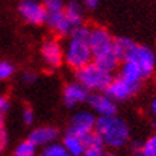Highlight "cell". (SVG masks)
<instances>
[{
  "instance_id": "obj_10",
  "label": "cell",
  "mask_w": 156,
  "mask_h": 156,
  "mask_svg": "<svg viewBox=\"0 0 156 156\" xmlns=\"http://www.w3.org/2000/svg\"><path fill=\"white\" fill-rule=\"evenodd\" d=\"M95 123H96V116L92 112L87 110H82L79 113H76L70 120L69 129L67 132L77 135V136H86L87 133L95 130Z\"/></svg>"
},
{
  "instance_id": "obj_5",
  "label": "cell",
  "mask_w": 156,
  "mask_h": 156,
  "mask_svg": "<svg viewBox=\"0 0 156 156\" xmlns=\"http://www.w3.org/2000/svg\"><path fill=\"white\" fill-rule=\"evenodd\" d=\"M123 60H132L135 62L139 69L142 70L145 79L153 75L156 69V55L151 48L133 43V46L129 49L126 56L123 57Z\"/></svg>"
},
{
  "instance_id": "obj_20",
  "label": "cell",
  "mask_w": 156,
  "mask_h": 156,
  "mask_svg": "<svg viewBox=\"0 0 156 156\" xmlns=\"http://www.w3.org/2000/svg\"><path fill=\"white\" fill-rule=\"evenodd\" d=\"M43 7L46 10V13H53V12H60L65 9L63 0H43Z\"/></svg>"
},
{
  "instance_id": "obj_21",
  "label": "cell",
  "mask_w": 156,
  "mask_h": 156,
  "mask_svg": "<svg viewBox=\"0 0 156 156\" xmlns=\"http://www.w3.org/2000/svg\"><path fill=\"white\" fill-rule=\"evenodd\" d=\"M14 73V67L13 65H10L9 62H0V80H6L9 79L10 76Z\"/></svg>"
},
{
  "instance_id": "obj_9",
  "label": "cell",
  "mask_w": 156,
  "mask_h": 156,
  "mask_svg": "<svg viewBox=\"0 0 156 156\" xmlns=\"http://www.w3.org/2000/svg\"><path fill=\"white\" fill-rule=\"evenodd\" d=\"M19 13L27 23L34 26L43 24L46 19V10L43 7V3L37 0H22L19 5Z\"/></svg>"
},
{
  "instance_id": "obj_1",
  "label": "cell",
  "mask_w": 156,
  "mask_h": 156,
  "mask_svg": "<svg viewBox=\"0 0 156 156\" xmlns=\"http://www.w3.org/2000/svg\"><path fill=\"white\" fill-rule=\"evenodd\" d=\"M89 44L92 50V62L112 73L119 69L120 59L115 50V37L108 29L102 26L90 27Z\"/></svg>"
},
{
  "instance_id": "obj_17",
  "label": "cell",
  "mask_w": 156,
  "mask_h": 156,
  "mask_svg": "<svg viewBox=\"0 0 156 156\" xmlns=\"http://www.w3.org/2000/svg\"><path fill=\"white\" fill-rule=\"evenodd\" d=\"M42 155L43 156H69V153H67L66 147L63 146V143H57L55 140V142H50L43 146Z\"/></svg>"
},
{
  "instance_id": "obj_27",
  "label": "cell",
  "mask_w": 156,
  "mask_h": 156,
  "mask_svg": "<svg viewBox=\"0 0 156 156\" xmlns=\"http://www.w3.org/2000/svg\"><path fill=\"white\" fill-rule=\"evenodd\" d=\"M0 129H5V119H3V115H0Z\"/></svg>"
},
{
  "instance_id": "obj_6",
  "label": "cell",
  "mask_w": 156,
  "mask_h": 156,
  "mask_svg": "<svg viewBox=\"0 0 156 156\" xmlns=\"http://www.w3.org/2000/svg\"><path fill=\"white\" fill-rule=\"evenodd\" d=\"M140 89V83H135V82L126 80L122 76L113 77L109 86L105 89V93L109 95L116 102H122V100H128L136 95Z\"/></svg>"
},
{
  "instance_id": "obj_12",
  "label": "cell",
  "mask_w": 156,
  "mask_h": 156,
  "mask_svg": "<svg viewBox=\"0 0 156 156\" xmlns=\"http://www.w3.org/2000/svg\"><path fill=\"white\" fill-rule=\"evenodd\" d=\"M82 139H83V146H85V151H83L85 156H102L105 153L106 145L95 130L87 133Z\"/></svg>"
},
{
  "instance_id": "obj_14",
  "label": "cell",
  "mask_w": 156,
  "mask_h": 156,
  "mask_svg": "<svg viewBox=\"0 0 156 156\" xmlns=\"http://www.w3.org/2000/svg\"><path fill=\"white\" fill-rule=\"evenodd\" d=\"M119 76H122L123 79L130 82H135V83H142V80L145 79L142 70L139 69L135 62L132 60H122L120 65H119Z\"/></svg>"
},
{
  "instance_id": "obj_8",
  "label": "cell",
  "mask_w": 156,
  "mask_h": 156,
  "mask_svg": "<svg viewBox=\"0 0 156 156\" xmlns=\"http://www.w3.org/2000/svg\"><path fill=\"white\" fill-rule=\"evenodd\" d=\"M89 106L93 109L98 116H110L116 115V100H113L105 92H90L89 98L86 100Z\"/></svg>"
},
{
  "instance_id": "obj_18",
  "label": "cell",
  "mask_w": 156,
  "mask_h": 156,
  "mask_svg": "<svg viewBox=\"0 0 156 156\" xmlns=\"http://www.w3.org/2000/svg\"><path fill=\"white\" fill-rule=\"evenodd\" d=\"M36 145H34L30 139H26L23 142H20L16 149H14V155L16 156H33L36 155Z\"/></svg>"
},
{
  "instance_id": "obj_15",
  "label": "cell",
  "mask_w": 156,
  "mask_h": 156,
  "mask_svg": "<svg viewBox=\"0 0 156 156\" xmlns=\"http://www.w3.org/2000/svg\"><path fill=\"white\" fill-rule=\"evenodd\" d=\"M65 14L67 16V19L70 20V23L75 26V29L77 26L83 24V5L77 0H70L69 3L65 5Z\"/></svg>"
},
{
  "instance_id": "obj_7",
  "label": "cell",
  "mask_w": 156,
  "mask_h": 156,
  "mask_svg": "<svg viewBox=\"0 0 156 156\" xmlns=\"http://www.w3.org/2000/svg\"><path fill=\"white\" fill-rule=\"evenodd\" d=\"M40 55L43 57V62L52 69H57L65 62V49L56 39H49L42 44Z\"/></svg>"
},
{
  "instance_id": "obj_13",
  "label": "cell",
  "mask_w": 156,
  "mask_h": 156,
  "mask_svg": "<svg viewBox=\"0 0 156 156\" xmlns=\"http://www.w3.org/2000/svg\"><path fill=\"white\" fill-rule=\"evenodd\" d=\"M59 137V132L56 128L52 126H40V128L34 129L33 132L30 133L29 139L36 145V146H44L50 142H55Z\"/></svg>"
},
{
  "instance_id": "obj_25",
  "label": "cell",
  "mask_w": 156,
  "mask_h": 156,
  "mask_svg": "<svg viewBox=\"0 0 156 156\" xmlns=\"http://www.w3.org/2000/svg\"><path fill=\"white\" fill-rule=\"evenodd\" d=\"M98 5H99V0H83V6L89 9H95Z\"/></svg>"
},
{
  "instance_id": "obj_19",
  "label": "cell",
  "mask_w": 156,
  "mask_h": 156,
  "mask_svg": "<svg viewBox=\"0 0 156 156\" xmlns=\"http://www.w3.org/2000/svg\"><path fill=\"white\" fill-rule=\"evenodd\" d=\"M139 155L142 156H156V133L149 136L145 142L140 145Z\"/></svg>"
},
{
  "instance_id": "obj_26",
  "label": "cell",
  "mask_w": 156,
  "mask_h": 156,
  "mask_svg": "<svg viewBox=\"0 0 156 156\" xmlns=\"http://www.w3.org/2000/svg\"><path fill=\"white\" fill-rule=\"evenodd\" d=\"M151 109H152V113H153V116H155V118H156V99H153V100H152Z\"/></svg>"
},
{
  "instance_id": "obj_23",
  "label": "cell",
  "mask_w": 156,
  "mask_h": 156,
  "mask_svg": "<svg viewBox=\"0 0 156 156\" xmlns=\"http://www.w3.org/2000/svg\"><path fill=\"white\" fill-rule=\"evenodd\" d=\"M10 108V102L6 96H0V115H5Z\"/></svg>"
},
{
  "instance_id": "obj_3",
  "label": "cell",
  "mask_w": 156,
  "mask_h": 156,
  "mask_svg": "<svg viewBox=\"0 0 156 156\" xmlns=\"http://www.w3.org/2000/svg\"><path fill=\"white\" fill-rule=\"evenodd\" d=\"M90 27L80 24L72 32L69 36L66 48H65V63L72 69H79L92 62V50L89 44Z\"/></svg>"
},
{
  "instance_id": "obj_11",
  "label": "cell",
  "mask_w": 156,
  "mask_h": 156,
  "mask_svg": "<svg viewBox=\"0 0 156 156\" xmlns=\"http://www.w3.org/2000/svg\"><path fill=\"white\" fill-rule=\"evenodd\" d=\"M90 92L79 82H70L63 89V100L67 108H75L77 105L85 103L89 98Z\"/></svg>"
},
{
  "instance_id": "obj_4",
  "label": "cell",
  "mask_w": 156,
  "mask_h": 156,
  "mask_svg": "<svg viewBox=\"0 0 156 156\" xmlns=\"http://www.w3.org/2000/svg\"><path fill=\"white\" fill-rule=\"evenodd\" d=\"M75 76L76 80L82 83L89 92H105L113 79L112 72L100 67L95 62H90L85 66L76 69Z\"/></svg>"
},
{
  "instance_id": "obj_22",
  "label": "cell",
  "mask_w": 156,
  "mask_h": 156,
  "mask_svg": "<svg viewBox=\"0 0 156 156\" xmlns=\"http://www.w3.org/2000/svg\"><path fill=\"white\" fill-rule=\"evenodd\" d=\"M22 118H23V122H24V125H32L33 123V120H34V113H33V110L32 109H29V108H26L23 110V113H22Z\"/></svg>"
},
{
  "instance_id": "obj_2",
  "label": "cell",
  "mask_w": 156,
  "mask_h": 156,
  "mask_svg": "<svg viewBox=\"0 0 156 156\" xmlns=\"http://www.w3.org/2000/svg\"><path fill=\"white\" fill-rule=\"evenodd\" d=\"M95 132L100 136L106 147L110 149H122L128 145L130 137L128 123L116 115L96 118Z\"/></svg>"
},
{
  "instance_id": "obj_16",
  "label": "cell",
  "mask_w": 156,
  "mask_h": 156,
  "mask_svg": "<svg viewBox=\"0 0 156 156\" xmlns=\"http://www.w3.org/2000/svg\"><path fill=\"white\" fill-rule=\"evenodd\" d=\"M63 146L66 147V151L69 155L72 156H82L83 155V151H85V146H83V139L77 135H73V133H66V136L63 137Z\"/></svg>"
},
{
  "instance_id": "obj_24",
  "label": "cell",
  "mask_w": 156,
  "mask_h": 156,
  "mask_svg": "<svg viewBox=\"0 0 156 156\" xmlns=\"http://www.w3.org/2000/svg\"><path fill=\"white\" fill-rule=\"evenodd\" d=\"M36 80H37V76L34 75L33 72H26L23 75V82L26 85H33Z\"/></svg>"
}]
</instances>
